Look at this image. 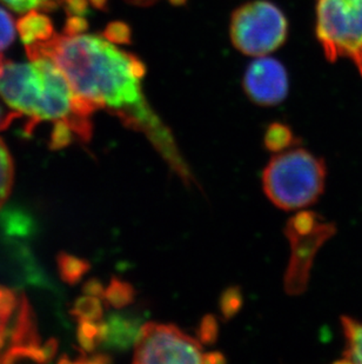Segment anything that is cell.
I'll return each mask as SVG.
<instances>
[{"mask_svg": "<svg viewBox=\"0 0 362 364\" xmlns=\"http://www.w3.org/2000/svg\"><path fill=\"white\" fill-rule=\"evenodd\" d=\"M26 52L30 59L50 57L62 70L75 95V116L89 118L96 110L111 111L126 127L145 132L175 168L182 165L170 131L145 100V66L137 57L105 37L84 33L55 35L28 45Z\"/></svg>", "mask_w": 362, "mask_h": 364, "instance_id": "6da1fadb", "label": "cell"}, {"mask_svg": "<svg viewBox=\"0 0 362 364\" xmlns=\"http://www.w3.org/2000/svg\"><path fill=\"white\" fill-rule=\"evenodd\" d=\"M14 63L4 59L0 66V97L13 110L30 117L31 132L43 121H66L70 127L84 119L73 114L72 89L59 66L46 55Z\"/></svg>", "mask_w": 362, "mask_h": 364, "instance_id": "7a4b0ae2", "label": "cell"}, {"mask_svg": "<svg viewBox=\"0 0 362 364\" xmlns=\"http://www.w3.org/2000/svg\"><path fill=\"white\" fill-rule=\"evenodd\" d=\"M327 165L306 149H292L274 156L263 176V190L274 205L297 210L311 205L325 191Z\"/></svg>", "mask_w": 362, "mask_h": 364, "instance_id": "3957f363", "label": "cell"}, {"mask_svg": "<svg viewBox=\"0 0 362 364\" xmlns=\"http://www.w3.org/2000/svg\"><path fill=\"white\" fill-rule=\"evenodd\" d=\"M317 37L329 62L349 59L362 76V0H317Z\"/></svg>", "mask_w": 362, "mask_h": 364, "instance_id": "277c9868", "label": "cell"}, {"mask_svg": "<svg viewBox=\"0 0 362 364\" xmlns=\"http://www.w3.org/2000/svg\"><path fill=\"white\" fill-rule=\"evenodd\" d=\"M285 14L274 4L258 0L246 4L233 14L231 38L243 55L263 57L275 51L287 37Z\"/></svg>", "mask_w": 362, "mask_h": 364, "instance_id": "5b68a950", "label": "cell"}, {"mask_svg": "<svg viewBox=\"0 0 362 364\" xmlns=\"http://www.w3.org/2000/svg\"><path fill=\"white\" fill-rule=\"evenodd\" d=\"M134 363H219L221 355L207 354L199 341L171 324L147 323L136 341Z\"/></svg>", "mask_w": 362, "mask_h": 364, "instance_id": "8992f818", "label": "cell"}, {"mask_svg": "<svg viewBox=\"0 0 362 364\" xmlns=\"http://www.w3.org/2000/svg\"><path fill=\"white\" fill-rule=\"evenodd\" d=\"M335 234L336 225L324 220L307 232L285 230L292 247V256L285 276V289L290 295H300L307 289L315 256Z\"/></svg>", "mask_w": 362, "mask_h": 364, "instance_id": "52a82bcc", "label": "cell"}, {"mask_svg": "<svg viewBox=\"0 0 362 364\" xmlns=\"http://www.w3.org/2000/svg\"><path fill=\"white\" fill-rule=\"evenodd\" d=\"M243 86L254 103L275 105L287 96V73L281 63L263 55L248 66Z\"/></svg>", "mask_w": 362, "mask_h": 364, "instance_id": "ba28073f", "label": "cell"}, {"mask_svg": "<svg viewBox=\"0 0 362 364\" xmlns=\"http://www.w3.org/2000/svg\"><path fill=\"white\" fill-rule=\"evenodd\" d=\"M16 28L25 46L48 41L55 36L51 19L35 10L28 11V14L19 18Z\"/></svg>", "mask_w": 362, "mask_h": 364, "instance_id": "9c48e42d", "label": "cell"}, {"mask_svg": "<svg viewBox=\"0 0 362 364\" xmlns=\"http://www.w3.org/2000/svg\"><path fill=\"white\" fill-rule=\"evenodd\" d=\"M345 337V349L338 363L362 364V321L351 316H341Z\"/></svg>", "mask_w": 362, "mask_h": 364, "instance_id": "30bf717a", "label": "cell"}, {"mask_svg": "<svg viewBox=\"0 0 362 364\" xmlns=\"http://www.w3.org/2000/svg\"><path fill=\"white\" fill-rule=\"evenodd\" d=\"M21 297L12 289L0 285V358L6 349L9 333L21 306Z\"/></svg>", "mask_w": 362, "mask_h": 364, "instance_id": "8fae6325", "label": "cell"}, {"mask_svg": "<svg viewBox=\"0 0 362 364\" xmlns=\"http://www.w3.org/2000/svg\"><path fill=\"white\" fill-rule=\"evenodd\" d=\"M297 143L293 131L285 124L273 123L267 129L265 145L270 151L281 152L292 148Z\"/></svg>", "mask_w": 362, "mask_h": 364, "instance_id": "7c38bea8", "label": "cell"}, {"mask_svg": "<svg viewBox=\"0 0 362 364\" xmlns=\"http://www.w3.org/2000/svg\"><path fill=\"white\" fill-rule=\"evenodd\" d=\"M13 175V161L6 145L0 139V208L10 196Z\"/></svg>", "mask_w": 362, "mask_h": 364, "instance_id": "4fadbf2b", "label": "cell"}, {"mask_svg": "<svg viewBox=\"0 0 362 364\" xmlns=\"http://www.w3.org/2000/svg\"><path fill=\"white\" fill-rule=\"evenodd\" d=\"M103 299L114 308H123L133 301L134 290L130 284L119 279H113L104 290Z\"/></svg>", "mask_w": 362, "mask_h": 364, "instance_id": "5bb4252c", "label": "cell"}, {"mask_svg": "<svg viewBox=\"0 0 362 364\" xmlns=\"http://www.w3.org/2000/svg\"><path fill=\"white\" fill-rule=\"evenodd\" d=\"M59 269L62 279L69 283H75L87 272L89 264L87 262L79 259L71 255L60 254Z\"/></svg>", "mask_w": 362, "mask_h": 364, "instance_id": "9a60e30c", "label": "cell"}, {"mask_svg": "<svg viewBox=\"0 0 362 364\" xmlns=\"http://www.w3.org/2000/svg\"><path fill=\"white\" fill-rule=\"evenodd\" d=\"M99 299V297L92 295L79 299L73 310V314L78 317V321L100 322V318L103 316V308Z\"/></svg>", "mask_w": 362, "mask_h": 364, "instance_id": "2e32d148", "label": "cell"}, {"mask_svg": "<svg viewBox=\"0 0 362 364\" xmlns=\"http://www.w3.org/2000/svg\"><path fill=\"white\" fill-rule=\"evenodd\" d=\"M11 10L18 14H25L35 9L50 10L59 5V0H1Z\"/></svg>", "mask_w": 362, "mask_h": 364, "instance_id": "e0dca14e", "label": "cell"}, {"mask_svg": "<svg viewBox=\"0 0 362 364\" xmlns=\"http://www.w3.org/2000/svg\"><path fill=\"white\" fill-rule=\"evenodd\" d=\"M16 37L13 18L3 7H0V53L6 50Z\"/></svg>", "mask_w": 362, "mask_h": 364, "instance_id": "ac0fdd59", "label": "cell"}, {"mask_svg": "<svg viewBox=\"0 0 362 364\" xmlns=\"http://www.w3.org/2000/svg\"><path fill=\"white\" fill-rule=\"evenodd\" d=\"M131 28L123 21H113L107 25L104 37L113 44H128L131 41Z\"/></svg>", "mask_w": 362, "mask_h": 364, "instance_id": "d6986e66", "label": "cell"}, {"mask_svg": "<svg viewBox=\"0 0 362 364\" xmlns=\"http://www.w3.org/2000/svg\"><path fill=\"white\" fill-rule=\"evenodd\" d=\"M55 129L51 134V148H65L71 143L73 131L66 121L55 122Z\"/></svg>", "mask_w": 362, "mask_h": 364, "instance_id": "ffe728a7", "label": "cell"}, {"mask_svg": "<svg viewBox=\"0 0 362 364\" xmlns=\"http://www.w3.org/2000/svg\"><path fill=\"white\" fill-rule=\"evenodd\" d=\"M89 28V23L82 16H70L64 28V35H82Z\"/></svg>", "mask_w": 362, "mask_h": 364, "instance_id": "44dd1931", "label": "cell"}, {"mask_svg": "<svg viewBox=\"0 0 362 364\" xmlns=\"http://www.w3.org/2000/svg\"><path fill=\"white\" fill-rule=\"evenodd\" d=\"M67 16H85L89 11V0H59Z\"/></svg>", "mask_w": 362, "mask_h": 364, "instance_id": "7402d4cb", "label": "cell"}, {"mask_svg": "<svg viewBox=\"0 0 362 364\" xmlns=\"http://www.w3.org/2000/svg\"><path fill=\"white\" fill-rule=\"evenodd\" d=\"M239 302L240 297H238V292L232 290L226 292L225 297L222 299V311L225 313L226 316H231L238 311Z\"/></svg>", "mask_w": 362, "mask_h": 364, "instance_id": "603a6c76", "label": "cell"}, {"mask_svg": "<svg viewBox=\"0 0 362 364\" xmlns=\"http://www.w3.org/2000/svg\"><path fill=\"white\" fill-rule=\"evenodd\" d=\"M23 114L18 112V111L10 110L4 107L3 104L0 103V131L6 130L10 127L11 124L13 123L16 119L21 118Z\"/></svg>", "mask_w": 362, "mask_h": 364, "instance_id": "cb8c5ba5", "label": "cell"}, {"mask_svg": "<svg viewBox=\"0 0 362 364\" xmlns=\"http://www.w3.org/2000/svg\"><path fill=\"white\" fill-rule=\"evenodd\" d=\"M216 337V323L212 317L206 318L202 321V340L209 341L214 340Z\"/></svg>", "mask_w": 362, "mask_h": 364, "instance_id": "d4e9b609", "label": "cell"}, {"mask_svg": "<svg viewBox=\"0 0 362 364\" xmlns=\"http://www.w3.org/2000/svg\"><path fill=\"white\" fill-rule=\"evenodd\" d=\"M89 3L92 4L93 6L100 10H104L107 5V0H89Z\"/></svg>", "mask_w": 362, "mask_h": 364, "instance_id": "484cf974", "label": "cell"}, {"mask_svg": "<svg viewBox=\"0 0 362 364\" xmlns=\"http://www.w3.org/2000/svg\"><path fill=\"white\" fill-rule=\"evenodd\" d=\"M131 3L137 4V5H148L153 3L154 0H128Z\"/></svg>", "mask_w": 362, "mask_h": 364, "instance_id": "4316f807", "label": "cell"}, {"mask_svg": "<svg viewBox=\"0 0 362 364\" xmlns=\"http://www.w3.org/2000/svg\"><path fill=\"white\" fill-rule=\"evenodd\" d=\"M173 5H177V6H180V5H184L186 3V0H170Z\"/></svg>", "mask_w": 362, "mask_h": 364, "instance_id": "83f0119b", "label": "cell"}, {"mask_svg": "<svg viewBox=\"0 0 362 364\" xmlns=\"http://www.w3.org/2000/svg\"><path fill=\"white\" fill-rule=\"evenodd\" d=\"M3 62H4V57H3V55H1V53H0V66H1V64H3Z\"/></svg>", "mask_w": 362, "mask_h": 364, "instance_id": "f1b7e54d", "label": "cell"}]
</instances>
